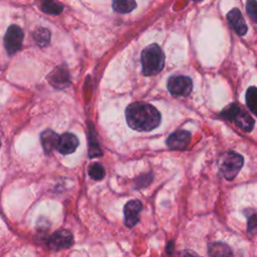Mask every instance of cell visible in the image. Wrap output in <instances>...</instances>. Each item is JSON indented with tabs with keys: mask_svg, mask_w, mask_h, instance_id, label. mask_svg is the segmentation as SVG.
Here are the masks:
<instances>
[{
	"mask_svg": "<svg viewBox=\"0 0 257 257\" xmlns=\"http://www.w3.org/2000/svg\"><path fill=\"white\" fill-rule=\"evenodd\" d=\"M143 205L139 200L128 201L123 208L124 214V224L132 228L139 222V214L142 211Z\"/></svg>",
	"mask_w": 257,
	"mask_h": 257,
	"instance_id": "ba28073f",
	"label": "cell"
},
{
	"mask_svg": "<svg viewBox=\"0 0 257 257\" xmlns=\"http://www.w3.org/2000/svg\"><path fill=\"white\" fill-rule=\"evenodd\" d=\"M143 73L147 76L159 73L165 65V54L162 48L156 44H150L141 54Z\"/></svg>",
	"mask_w": 257,
	"mask_h": 257,
	"instance_id": "7a4b0ae2",
	"label": "cell"
},
{
	"mask_svg": "<svg viewBox=\"0 0 257 257\" xmlns=\"http://www.w3.org/2000/svg\"><path fill=\"white\" fill-rule=\"evenodd\" d=\"M191 141V133L188 131L180 130L169 136L167 139V145L172 150L183 151L187 149Z\"/></svg>",
	"mask_w": 257,
	"mask_h": 257,
	"instance_id": "52a82bcc",
	"label": "cell"
},
{
	"mask_svg": "<svg viewBox=\"0 0 257 257\" xmlns=\"http://www.w3.org/2000/svg\"><path fill=\"white\" fill-rule=\"evenodd\" d=\"M41 9L43 12L47 14L57 15L63 10V6L54 2V0H47V1H42Z\"/></svg>",
	"mask_w": 257,
	"mask_h": 257,
	"instance_id": "e0dca14e",
	"label": "cell"
},
{
	"mask_svg": "<svg viewBox=\"0 0 257 257\" xmlns=\"http://www.w3.org/2000/svg\"><path fill=\"white\" fill-rule=\"evenodd\" d=\"M0 145H1V143H0Z\"/></svg>",
	"mask_w": 257,
	"mask_h": 257,
	"instance_id": "603a6c76",
	"label": "cell"
},
{
	"mask_svg": "<svg viewBox=\"0 0 257 257\" xmlns=\"http://www.w3.org/2000/svg\"><path fill=\"white\" fill-rule=\"evenodd\" d=\"M78 147V139L75 135L65 133L59 137L57 151L62 155H68L73 153Z\"/></svg>",
	"mask_w": 257,
	"mask_h": 257,
	"instance_id": "8fae6325",
	"label": "cell"
},
{
	"mask_svg": "<svg viewBox=\"0 0 257 257\" xmlns=\"http://www.w3.org/2000/svg\"><path fill=\"white\" fill-rule=\"evenodd\" d=\"M135 0H112V8L118 13H128L136 8Z\"/></svg>",
	"mask_w": 257,
	"mask_h": 257,
	"instance_id": "5bb4252c",
	"label": "cell"
},
{
	"mask_svg": "<svg viewBox=\"0 0 257 257\" xmlns=\"http://www.w3.org/2000/svg\"><path fill=\"white\" fill-rule=\"evenodd\" d=\"M24 33L17 25H11L4 36V45L9 54L16 53L22 46Z\"/></svg>",
	"mask_w": 257,
	"mask_h": 257,
	"instance_id": "8992f818",
	"label": "cell"
},
{
	"mask_svg": "<svg viewBox=\"0 0 257 257\" xmlns=\"http://www.w3.org/2000/svg\"><path fill=\"white\" fill-rule=\"evenodd\" d=\"M194 1H200V0H194Z\"/></svg>",
	"mask_w": 257,
	"mask_h": 257,
	"instance_id": "7402d4cb",
	"label": "cell"
},
{
	"mask_svg": "<svg viewBox=\"0 0 257 257\" xmlns=\"http://www.w3.org/2000/svg\"><path fill=\"white\" fill-rule=\"evenodd\" d=\"M125 119L130 127L139 132H150L159 126L161 114L150 103L133 102L125 109Z\"/></svg>",
	"mask_w": 257,
	"mask_h": 257,
	"instance_id": "6da1fadb",
	"label": "cell"
},
{
	"mask_svg": "<svg viewBox=\"0 0 257 257\" xmlns=\"http://www.w3.org/2000/svg\"><path fill=\"white\" fill-rule=\"evenodd\" d=\"M40 140H41L42 148L46 154H50L52 151L57 150L59 136L52 130H46L42 132Z\"/></svg>",
	"mask_w": 257,
	"mask_h": 257,
	"instance_id": "7c38bea8",
	"label": "cell"
},
{
	"mask_svg": "<svg viewBox=\"0 0 257 257\" xmlns=\"http://www.w3.org/2000/svg\"><path fill=\"white\" fill-rule=\"evenodd\" d=\"M168 89L175 96H187L193 88L192 79L185 75H174L168 79Z\"/></svg>",
	"mask_w": 257,
	"mask_h": 257,
	"instance_id": "5b68a950",
	"label": "cell"
},
{
	"mask_svg": "<svg viewBox=\"0 0 257 257\" xmlns=\"http://www.w3.org/2000/svg\"><path fill=\"white\" fill-rule=\"evenodd\" d=\"M248 226L247 231L250 233H256L257 232V212L250 213L248 215Z\"/></svg>",
	"mask_w": 257,
	"mask_h": 257,
	"instance_id": "44dd1931",
	"label": "cell"
},
{
	"mask_svg": "<svg viewBox=\"0 0 257 257\" xmlns=\"http://www.w3.org/2000/svg\"><path fill=\"white\" fill-rule=\"evenodd\" d=\"M227 19L229 24L232 26V28L235 30V32L238 35H245L248 27L247 24L243 18V15L241 14L240 10L238 8L231 9L227 14Z\"/></svg>",
	"mask_w": 257,
	"mask_h": 257,
	"instance_id": "30bf717a",
	"label": "cell"
},
{
	"mask_svg": "<svg viewBox=\"0 0 257 257\" xmlns=\"http://www.w3.org/2000/svg\"><path fill=\"white\" fill-rule=\"evenodd\" d=\"M246 11L252 21L257 23V1L256 0H247Z\"/></svg>",
	"mask_w": 257,
	"mask_h": 257,
	"instance_id": "ffe728a7",
	"label": "cell"
},
{
	"mask_svg": "<svg viewBox=\"0 0 257 257\" xmlns=\"http://www.w3.org/2000/svg\"><path fill=\"white\" fill-rule=\"evenodd\" d=\"M220 116L233 121L236 126L245 132H251L254 126V119L251 117V115H249L245 110L240 108L235 103H231L229 106L223 109Z\"/></svg>",
	"mask_w": 257,
	"mask_h": 257,
	"instance_id": "3957f363",
	"label": "cell"
},
{
	"mask_svg": "<svg viewBox=\"0 0 257 257\" xmlns=\"http://www.w3.org/2000/svg\"><path fill=\"white\" fill-rule=\"evenodd\" d=\"M88 174L93 180H101L105 175V171L100 164L94 163L89 167Z\"/></svg>",
	"mask_w": 257,
	"mask_h": 257,
	"instance_id": "d6986e66",
	"label": "cell"
},
{
	"mask_svg": "<svg viewBox=\"0 0 257 257\" xmlns=\"http://www.w3.org/2000/svg\"><path fill=\"white\" fill-rule=\"evenodd\" d=\"M210 254L213 256H219V255H231L232 252L230 251L229 247H227L225 244L222 243H214L209 246Z\"/></svg>",
	"mask_w": 257,
	"mask_h": 257,
	"instance_id": "ac0fdd59",
	"label": "cell"
},
{
	"mask_svg": "<svg viewBox=\"0 0 257 257\" xmlns=\"http://www.w3.org/2000/svg\"><path fill=\"white\" fill-rule=\"evenodd\" d=\"M69 80L68 77V73L65 69H63L62 67H57L54 71L51 72L50 77H49V81L52 85H54L55 87H64L67 85Z\"/></svg>",
	"mask_w": 257,
	"mask_h": 257,
	"instance_id": "4fadbf2b",
	"label": "cell"
},
{
	"mask_svg": "<svg viewBox=\"0 0 257 257\" xmlns=\"http://www.w3.org/2000/svg\"><path fill=\"white\" fill-rule=\"evenodd\" d=\"M34 39L41 47L46 46L50 41V32L48 29L40 27L34 32Z\"/></svg>",
	"mask_w": 257,
	"mask_h": 257,
	"instance_id": "2e32d148",
	"label": "cell"
},
{
	"mask_svg": "<svg viewBox=\"0 0 257 257\" xmlns=\"http://www.w3.org/2000/svg\"><path fill=\"white\" fill-rule=\"evenodd\" d=\"M243 166V157L235 152L226 153L220 163V172L227 180H233Z\"/></svg>",
	"mask_w": 257,
	"mask_h": 257,
	"instance_id": "277c9868",
	"label": "cell"
},
{
	"mask_svg": "<svg viewBox=\"0 0 257 257\" xmlns=\"http://www.w3.org/2000/svg\"><path fill=\"white\" fill-rule=\"evenodd\" d=\"M246 104L251 112L257 115V87L250 86L246 91Z\"/></svg>",
	"mask_w": 257,
	"mask_h": 257,
	"instance_id": "9a60e30c",
	"label": "cell"
},
{
	"mask_svg": "<svg viewBox=\"0 0 257 257\" xmlns=\"http://www.w3.org/2000/svg\"><path fill=\"white\" fill-rule=\"evenodd\" d=\"M72 243V235L67 230L56 231L49 239L48 245L53 250H61L68 248Z\"/></svg>",
	"mask_w": 257,
	"mask_h": 257,
	"instance_id": "9c48e42d",
	"label": "cell"
}]
</instances>
